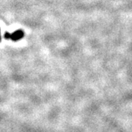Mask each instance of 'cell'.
Masks as SVG:
<instances>
[{
	"label": "cell",
	"mask_w": 132,
	"mask_h": 132,
	"mask_svg": "<svg viewBox=\"0 0 132 132\" xmlns=\"http://www.w3.org/2000/svg\"><path fill=\"white\" fill-rule=\"evenodd\" d=\"M23 37H24V32L21 30H17L13 33L6 32L5 35V38L6 39H10L13 41H18Z\"/></svg>",
	"instance_id": "obj_1"
},
{
	"label": "cell",
	"mask_w": 132,
	"mask_h": 132,
	"mask_svg": "<svg viewBox=\"0 0 132 132\" xmlns=\"http://www.w3.org/2000/svg\"><path fill=\"white\" fill-rule=\"evenodd\" d=\"M0 40H1V35H0Z\"/></svg>",
	"instance_id": "obj_2"
}]
</instances>
